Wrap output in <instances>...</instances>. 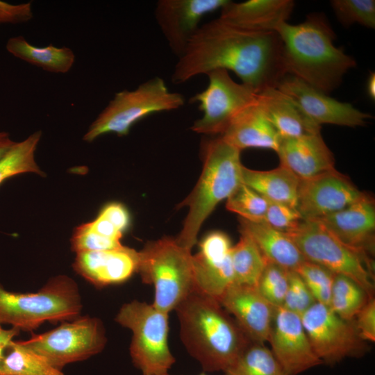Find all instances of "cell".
Instances as JSON below:
<instances>
[{
	"instance_id": "1",
	"label": "cell",
	"mask_w": 375,
	"mask_h": 375,
	"mask_svg": "<svg viewBox=\"0 0 375 375\" xmlns=\"http://www.w3.org/2000/svg\"><path fill=\"white\" fill-rule=\"evenodd\" d=\"M215 69L233 72L257 93L276 88L287 75L283 42L276 31L251 32L219 18L201 25L174 67L176 84Z\"/></svg>"
},
{
	"instance_id": "2",
	"label": "cell",
	"mask_w": 375,
	"mask_h": 375,
	"mask_svg": "<svg viewBox=\"0 0 375 375\" xmlns=\"http://www.w3.org/2000/svg\"><path fill=\"white\" fill-rule=\"evenodd\" d=\"M283 42L286 74L328 94L341 84L355 60L333 44L334 31L322 13H312L299 24L281 23L276 29Z\"/></svg>"
},
{
	"instance_id": "3",
	"label": "cell",
	"mask_w": 375,
	"mask_h": 375,
	"mask_svg": "<svg viewBox=\"0 0 375 375\" xmlns=\"http://www.w3.org/2000/svg\"><path fill=\"white\" fill-rule=\"evenodd\" d=\"M174 310L181 340L204 372H224L252 342L215 299L192 290Z\"/></svg>"
},
{
	"instance_id": "4",
	"label": "cell",
	"mask_w": 375,
	"mask_h": 375,
	"mask_svg": "<svg viewBox=\"0 0 375 375\" xmlns=\"http://www.w3.org/2000/svg\"><path fill=\"white\" fill-rule=\"evenodd\" d=\"M203 169L197 183L180 207L188 206L183 226L176 240L191 250L199 231L217 205L242 184L241 151L220 136L202 143Z\"/></svg>"
},
{
	"instance_id": "5",
	"label": "cell",
	"mask_w": 375,
	"mask_h": 375,
	"mask_svg": "<svg viewBox=\"0 0 375 375\" xmlns=\"http://www.w3.org/2000/svg\"><path fill=\"white\" fill-rule=\"evenodd\" d=\"M76 283L67 276L51 278L35 293H15L0 285V326L10 324L32 331L45 322L56 323L73 320L81 310Z\"/></svg>"
},
{
	"instance_id": "6",
	"label": "cell",
	"mask_w": 375,
	"mask_h": 375,
	"mask_svg": "<svg viewBox=\"0 0 375 375\" xmlns=\"http://www.w3.org/2000/svg\"><path fill=\"white\" fill-rule=\"evenodd\" d=\"M192 258L191 250L169 237L149 242L139 251L138 272L153 286L156 308L169 313L192 291Z\"/></svg>"
},
{
	"instance_id": "7",
	"label": "cell",
	"mask_w": 375,
	"mask_h": 375,
	"mask_svg": "<svg viewBox=\"0 0 375 375\" xmlns=\"http://www.w3.org/2000/svg\"><path fill=\"white\" fill-rule=\"evenodd\" d=\"M185 103L184 97L169 91L158 76L147 80L133 90L115 94L105 108L89 126L83 140L92 142L107 133L126 135L139 120L155 112L178 109Z\"/></svg>"
},
{
	"instance_id": "8",
	"label": "cell",
	"mask_w": 375,
	"mask_h": 375,
	"mask_svg": "<svg viewBox=\"0 0 375 375\" xmlns=\"http://www.w3.org/2000/svg\"><path fill=\"white\" fill-rule=\"evenodd\" d=\"M287 234L306 260L351 278L373 297L372 262L367 253L344 244L318 220L303 219Z\"/></svg>"
},
{
	"instance_id": "9",
	"label": "cell",
	"mask_w": 375,
	"mask_h": 375,
	"mask_svg": "<svg viewBox=\"0 0 375 375\" xmlns=\"http://www.w3.org/2000/svg\"><path fill=\"white\" fill-rule=\"evenodd\" d=\"M168 316L137 300L124 304L116 315L115 321L132 332L130 355L142 375L167 373L176 362L168 344Z\"/></svg>"
},
{
	"instance_id": "10",
	"label": "cell",
	"mask_w": 375,
	"mask_h": 375,
	"mask_svg": "<svg viewBox=\"0 0 375 375\" xmlns=\"http://www.w3.org/2000/svg\"><path fill=\"white\" fill-rule=\"evenodd\" d=\"M20 342L61 370L66 365L81 361L101 352L106 343L102 322L96 317H78L62 322L53 330L33 334Z\"/></svg>"
},
{
	"instance_id": "11",
	"label": "cell",
	"mask_w": 375,
	"mask_h": 375,
	"mask_svg": "<svg viewBox=\"0 0 375 375\" xmlns=\"http://www.w3.org/2000/svg\"><path fill=\"white\" fill-rule=\"evenodd\" d=\"M206 75V88L190 99L198 103L203 112L191 129L200 134L221 135L239 112L257 100L258 93L246 84L234 81L225 69H215Z\"/></svg>"
},
{
	"instance_id": "12",
	"label": "cell",
	"mask_w": 375,
	"mask_h": 375,
	"mask_svg": "<svg viewBox=\"0 0 375 375\" xmlns=\"http://www.w3.org/2000/svg\"><path fill=\"white\" fill-rule=\"evenodd\" d=\"M301 318L310 344L322 363L334 365L346 358L362 356L368 350L353 322L342 319L328 306L315 302Z\"/></svg>"
},
{
	"instance_id": "13",
	"label": "cell",
	"mask_w": 375,
	"mask_h": 375,
	"mask_svg": "<svg viewBox=\"0 0 375 375\" xmlns=\"http://www.w3.org/2000/svg\"><path fill=\"white\" fill-rule=\"evenodd\" d=\"M365 194L335 169L300 180L297 209L303 219H319L345 208Z\"/></svg>"
},
{
	"instance_id": "14",
	"label": "cell",
	"mask_w": 375,
	"mask_h": 375,
	"mask_svg": "<svg viewBox=\"0 0 375 375\" xmlns=\"http://www.w3.org/2000/svg\"><path fill=\"white\" fill-rule=\"evenodd\" d=\"M268 342L287 375L323 364L310 344L301 316L282 306L276 309Z\"/></svg>"
},
{
	"instance_id": "15",
	"label": "cell",
	"mask_w": 375,
	"mask_h": 375,
	"mask_svg": "<svg viewBox=\"0 0 375 375\" xmlns=\"http://www.w3.org/2000/svg\"><path fill=\"white\" fill-rule=\"evenodd\" d=\"M199 247L192 258V290L218 301L234 283L230 238L223 232L214 231L202 240Z\"/></svg>"
},
{
	"instance_id": "16",
	"label": "cell",
	"mask_w": 375,
	"mask_h": 375,
	"mask_svg": "<svg viewBox=\"0 0 375 375\" xmlns=\"http://www.w3.org/2000/svg\"><path fill=\"white\" fill-rule=\"evenodd\" d=\"M290 97L304 114L316 124L362 126L372 117L351 103L337 101L299 78L287 74L276 87Z\"/></svg>"
},
{
	"instance_id": "17",
	"label": "cell",
	"mask_w": 375,
	"mask_h": 375,
	"mask_svg": "<svg viewBox=\"0 0 375 375\" xmlns=\"http://www.w3.org/2000/svg\"><path fill=\"white\" fill-rule=\"evenodd\" d=\"M228 0H159L155 8L156 22L173 53L178 58L200 27L201 19L222 9Z\"/></svg>"
},
{
	"instance_id": "18",
	"label": "cell",
	"mask_w": 375,
	"mask_h": 375,
	"mask_svg": "<svg viewBox=\"0 0 375 375\" xmlns=\"http://www.w3.org/2000/svg\"><path fill=\"white\" fill-rule=\"evenodd\" d=\"M252 342H268L276 308L256 286L233 283L218 300Z\"/></svg>"
},
{
	"instance_id": "19",
	"label": "cell",
	"mask_w": 375,
	"mask_h": 375,
	"mask_svg": "<svg viewBox=\"0 0 375 375\" xmlns=\"http://www.w3.org/2000/svg\"><path fill=\"white\" fill-rule=\"evenodd\" d=\"M139 251L128 247L76 253L74 270L96 287L119 284L138 272Z\"/></svg>"
},
{
	"instance_id": "20",
	"label": "cell",
	"mask_w": 375,
	"mask_h": 375,
	"mask_svg": "<svg viewBox=\"0 0 375 375\" xmlns=\"http://www.w3.org/2000/svg\"><path fill=\"white\" fill-rule=\"evenodd\" d=\"M346 245L368 254L372 251L375 231V202L365 194L345 208L319 219Z\"/></svg>"
},
{
	"instance_id": "21",
	"label": "cell",
	"mask_w": 375,
	"mask_h": 375,
	"mask_svg": "<svg viewBox=\"0 0 375 375\" xmlns=\"http://www.w3.org/2000/svg\"><path fill=\"white\" fill-rule=\"evenodd\" d=\"M276 153L280 165L288 169L300 180L335 169L333 154L320 133L296 138H281Z\"/></svg>"
},
{
	"instance_id": "22",
	"label": "cell",
	"mask_w": 375,
	"mask_h": 375,
	"mask_svg": "<svg viewBox=\"0 0 375 375\" xmlns=\"http://www.w3.org/2000/svg\"><path fill=\"white\" fill-rule=\"evenodd\" d=\"M294 6L292 0H249L240 3L228 1L221 9L219 19L251 32L276 31L286 22Z\"/></svg>"
},
{
	"instance_id": "23",
	"label": "cell",
	"mask_w": 375,
	"mask_h": 375,
	"mask_svg": "<svg viewBox=\"0 0 375 375\" xmlns=\"http://www.w3.org/2000/svg\"><path fill=\"white\" fill-rule=\"evenodd\" d=\"M219 136L240 151L259 148L276 152L281 140L257 100L239 112Z\"/></svg>"
},
{
	"instance_id": "24",
	"label": "cell",
	"mask_w": 375,
	"mask_h": 375,
	"mask_svg": "<svg viewBox=\"0 0 375 375\" xmlns=\"http://www.w3.org/2000/svg\"><path fill=\"white\" fill-rule=\"evenodd\" d=\"M257 101L281 138H296L320 133L321 126L313 122L290 97L277 88L258 93Z\"/></svg>"
},
{
	"instance_id": "25",
	"label": "cell",
	"mask_w": 375,
	"mask_h": 375,
	"mask_svg": "<svg viewBox=\"0 0 375 375\" xmlns=\"http://www.w3.org/2000/svg\"><path fill=\"white\" fill-rule=\"evenodd\" d=\"M240 232L248 235L267 262L289 271H296L306 260L292 238L265 222H252L239 218Z\"/></svg>"
},
{
	"instance_id": "26",
	"label": "cell",
	"mask_w": 375,
	"mask_h": 375,
	"mask_svg": "<svg viewBox=\"0 0 375 375\" xmlns=\"http://www.w3.org/2000/svg\"><path fill=\"white\" fill-rule=\"evenodd\" d=\"M242 183L267 201L297 206L300 179L286 167L258 171L242 167Z\"/></svg>"
},
{
	"instance_id": "27",
	"label": "cell",
	"mask_w": 375,
	"mask_h": 375,
	"mask_svg": "<svg viewBox=\"0 0 375 375\" xmlns=\"http://www.w3.org/2000/svg\"><path fill=\"white\" fill-rule=\"evenodd\" d=\"M6 47L15 57L52 73L68 72L75 61L74 53L69 47H57L53 44L37 47L22 35L9 38Z\"/></svg>"
},
{
	"instance_id": "28",
	"label": "cell",
	"mask_w": 375,
	"mask_h": 375,
	"mask_svg": "<svg viewBox=\"0 0 375 375\" xmlns=\"http://www.w3.org/2000/svg\"><path fill=\"white\" fill-rule=\"evenodd\" d=\"M0 375H64L44 358L24 347L20 341H12L0 360Z\"/></svg>"
},
{
	"instance_id": "29",
	"label": "cell",
	"mask_w": 375,
	"mask_h": 375,
	"mask_svg": "<svg viewBox=\"0 0 375 375\" xmlns=\"http://www.w3.org/2000/svg\"><path fill=\"white\" fill-rule=\"evenodd\" d=\"M240 235V240L231 250L234 283L256 286L267 260L248 235Z\"/></svg>"
},
{
	"instance_id": "30",
	"label": "cell",
	"mask_w": 375,
	"mask_h": 375,
	"mask_svg": "<svg viewBox=\"0 0 375 375\" xmlns=\"http://www.w3.org/2000/svg\"><path fill=\"white\" fill-rule=\"evenodd\" d=\"M42 137L38 131L15 144L0 158V185L7 179L24 173L44 176L35 160V152Z\"/></svg>"
},
{
	"instance_id": "31",
	"label": "cell",
	"mask_w": 375,
	"mask_h": 375,
	"mask_svg": "<svg viewBox=\"0 0 375 375\" xmlns=\"http://www.w3.org/2000/svg\"><path fill=\"white\" fill-rule=\"evenodd\" d=\"M222 375H287L264 344L251 342Z\"/></svg>"
},
{
	"instance_id": "32",
	"label": "cell",
	"mask_w": 375,
	"mask_h": 375,
	"mask_svg": "<svg viewBox=\"0 0 375 375\" xmlns=\"http://www.w3.org/2000/svg\"><path fill=\"white\" fill-rule=\"evenodd\" d=\"M370 298L353 280L335 274L329 308L340 317L352 321Z\"/></svg>"
},
{
	"instance_id": "33",
	"label": "cell",
	"mask_w": 375,
	"mask_h": 375,
	"mask_svg": "<svg viewBox=\"0 0 375 375\" xmlns=\"http://www.w3.org/2000/svg\"><path fill=\"white\" fill-rule=\"evenodd\" d=\"M268 201L259 193L241 184L227 199V210L235 212L245 220L263 222Z\"/></svg>"
},
{
	"instance_id": "34",
	"label": "cell",
	"mask_w": 375,
	"mask_h": 375,
	"mask_svg": "<svg viewBox=\"0 0 375 375\" xmlns=\"http://www.w3.org/2000/svg\"><path fill=\"white\" fill-rule=\"evenodd\" d=\"M288 283L289 270L267 262L256 288L269 303L278 308L283 306Z\"/></svg>"
},
{
	"instance_id": "35",
	"label": "cell",
	"mask_w": 375,
	"mask_h": 375,
	"mask_svg": "<svg viewBox=\"0 0 375 375\" xmlns=\"http://www.w3.org/2000/svg\"><path fill=\"white\" fill-rule=\"evenodd\" d=\"M332 8L338 21L344 26L358 23L370 28L375 27V1L333 0Z\"/></svg>"
},
{
	"instance_id": "36",
	"label": "cell",
	"mask_w": 375,
	"mask_h": 375,
	"mask_svg": "<svg viewBox=\"0 0 375 375\" xmlns=\"http://www.w3.org/2000/svg\"><path fill=\"white\" fill-rule=\"evenodd\" d=\"M316 302L329 306L335 274L316 263L305 260L296 270Z\"/></svg>"
},
{
	"instance_id": "37",
	"label": "cell",
	"mask_w": 375,
	"mask_h": 375,
	"mask_svg": "<svg viewBox=\"0 0 375 375\" xmlns=\"http://www.w3.org/2000/svg\"><path fill=\"white\" fill-rule=\"evenodd\" d=\"M72 249L76 253L104 251L122 247L121 240L101 235L91 230L87 223L77 226L71 238Z\"/></svg>"
},
{
	"instance_id": "38",
	"label": "cell",
	"mask_w": 375,
	"mask_h": 375,
	"mask_svg": "<svg viewBox=\"0 0 375 375\" xmlns=\"http://www.w3.org/2000/svg\"><path fill=\"white\" fill-rule=\"evenodd\" d=\"M316 301L296 271H289V283L282 307L301 316Z\"/></svg>"
},
{
	"instance_id": "39",
	"label": "cell",
	"mask_w": 375,
	"mask_h": 375,
	"mask_svg": "<svg viewBox=\"0 0 375 375\" xmlns=\"http://www.w3.org/2000/svg\"><path fill=\"white\" fill-rule=\"evenodd\" d=\"M303 218L296 208L268 201L264 222L272 228L288 233L294 230Z\"/></svg>"
},
{
	"instance_id": "40",
	"label": "cell",
	"mask_w": 375,
	"mask_h": 375,
	"mask_svg": "<svg viewBox=\"0 0 375 375\" xmlns=\"http://www.w3.org/2000/svg\"><path fill=\"white\" fill-rule=\"evenodd\" d=\"M359 337L365 342L375 341V300L368 299L352 320Z\"/></svg>"
},
{
	"instance_id": "41",
	"label": "cell",
	"mask_w": 375,
	"mask_h": 375,
	"mask_svg": "<svg viewBox=\"0 0 375 375\" xmlns=\"http://www.w3.org/2000/svg\"><path fill=\"white\" fill-rule=\"evenodd\" d=\"M99 214L108 219L123 233L130 226L129 212L121 203H109L103 206Z\"/></svg>"
},
{
	"instance_id": "42",
	"label": "cell",
	"mask_w": 375,
	"mask_h": 375,
	"mask_svg": "<svg viewBox=\"0 0 375 375\" xmlns=\"http://www.w3.org/2000/svg\"><path fill=\"white\" fill-rule=\"evenodd\" d=\"M87 224L91 230L101 235L119 240L122 238L123 233L99 214L93 221L87 222Z\"/></svg>"
},
{
	"instance_id": "43",
	"label": "cell",
	"mask_w": 375,
	"mask_h": 375,
	"mask_svg": "<svg viewBox=\"0 0 375 375\" xmlns=\"http://www.w3.org/2000/svg\"><path fill=\"white\" fill-rule=\"evenodd\" d=\"M19 331L20 330L15 327L3 329L0 326V360L6 348L12 341V338L19 333Z\"/></svg>"
},
{
	"instance_id": "44",
	"label": "cell",
	"mask_w": 375,
	"mask_h": 375,
	"mask_svg": "<svg viewBox=\"0 0 375 375\" xmlns=\"http://www.w3.org/2000/svg\"><path fill=\"white\" fill-rule=\"evenodd\" d=\"M9 133L0 131V158L7 152V151L15 144Z\"/></svg>"
},
{
	"instance_id": "45",
	"label": "cell",
	"mask_w": 375,
	"mask_h": 375,
	"mask_svg": "<svg viewBox=\"0 0 375 375\" xmlns=\"http://www.w3.org/2000/svg\"><path fill=\"white\" fill-rule=\"evenodd\" d=\"M367 93L371 99H375V74L371 72L367 81Z\"/></svg>"
},
{
	"instance_id": "46",
	"label": "cell",
	"mask_w": 375,
	"mask_h": 375,
	"mask_svg": "<svg viewBox=\"0 0 375 375\" xmlns=\"http://www.w3.org/2000/svg\"><path fill=\"white\" fill-rule=\"evenodd\" d=\"M160 375H172V374H169L168 372L167 373H164V374H160ZM199 375H208L206 372H202Z\"/></svg>"
}]
</instances>
